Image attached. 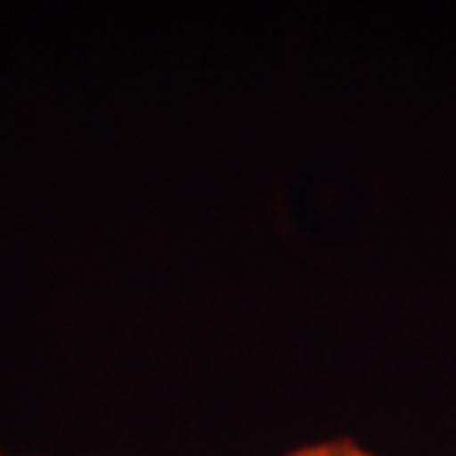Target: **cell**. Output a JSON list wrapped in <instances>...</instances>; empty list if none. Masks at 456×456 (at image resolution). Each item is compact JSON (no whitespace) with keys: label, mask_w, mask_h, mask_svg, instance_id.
Returning a JSON list of instances; mask_svg holds the SVG:
<instances>
[{"label":"cell","mask_w":456,"mask_h":456,"mask_svg":"<svg viewBox=\"0 0 456 456\" xmlns=\"http://www.w3.org/2000/svg\"><path fill=\"white\" fill-rule=\"evenodd\" d=\"M281 456H379L368 444L353 439V436H326V439L303 442L297 448L285 451Z\"/></svg>","instance_id":"1"},{"label":"cell","mask_w":456,"mask_h":456,"mask_svg":"<svg viewBox=\"0 0 456 456\" xmlns=\"http://www.w3.org/2000/svg\"><path fill=\"white\" fill-rule=\"evenodd\" d=\"M0 456H21V453H9V451H0Z\"/></svg>","instance_id":"2"}]
</instances>
